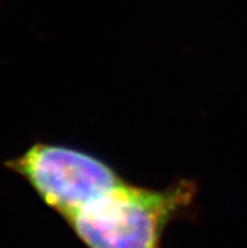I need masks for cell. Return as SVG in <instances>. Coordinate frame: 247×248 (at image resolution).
Listing matches in <instances>:
<instances>
[{"label": "cell", "mask_w": 247, "mask_h": 248, "mask_svg": "<svg viewBox=\"0 0 247 248\" xmlns=\"http://www.w3.org/2000/svg\"><path fill=\"white\" fill-rule=\"evenodd\" d=\"M197 195L189 178L158 189L124 178L66 224L85 248H164L170 224L192 213Z\"/></svg>", "instance_id": "cell-1"}, {"label": "cell", "mask_w": 247, "mask_h": 248, "mask_svg": "<svg viewBox=\"0 0 247 248\" xmlns=\"http://www.w3.org/2000/svg\"><path fill=\"white\" fill-rule=\"evenodd\" d=\"M40 202L64 221L125 177L103 157L61 143L36 141L5 161Z\"/></svg>", "instance_id": "cell-2"}]
</instances>
